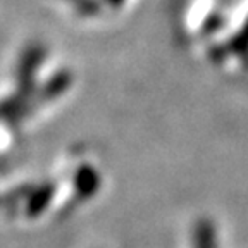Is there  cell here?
I'll return each mask as SVG.
<instances>
[{
	"label": "cell",
	"instance_id": "obj_1",
	"mask_svg": "<svg viewBox=\"0 0 248 248\" xmlns=\"http://www.w3.org/2000/svg\"><path fill=\"white\" fill-rule=\"evenodd\" d=\"M98 185H100L98 172L92 166H81L78 169L76 176H74V188L81 198L92 197L98 190Z\"/></svg>",
	"mask_w": 248,
	"mask_h": 248
},
{
	"label": "cell",
	"instance_id": "obj_2",
	"mask_svg": "<svg viewBox=\"0 0 248 248\" xmlns=\"http://www.w3.org/2000/svg\"><path fill=\"white\" fill-rule=\"evenodd\" d=\"M52 197H54V186L43 185L42 188H38V190L30 197L26 212L30 214L31 217L40 216L42 212H45V209L48 207V203H50Z\"/></svg>",
	"mask_w": 248,
	"mask_h": 248
},
{
	"label": "cell",
	"instance_id": "obj_3",
	"mask_svg": "<svg viewBox=\"0 0 248 248\" xmlns=\"http://www.w3.org/2000/svg\"><path fill=\"white\" fill-rule=\"evenodd\" d=\"M42 59H43V55H42V52H40L38 48H31V50L23 57V61H21V67H19L21 76H23L24 79H28V78L31 79V76L35 74L36 66L40 64V61H42Z\"/></svg>",
	"mask_w": 248,
	"mask_h": 248
},
{
	"label": "cell",
	"instance_id": "obj_4",
	"mask_svg": "<svg viewBox=\"0 0 248 248\" xmlns=\"http://www.w3.org/2000/svg\"><path fill=\"white\" fill-rule=\"evenodd\" d=\"M69 81H71V76L67 73H59L57 76H54L50 81L46 83L45 86V93L46 97H55L59 93H62L64 90L69 86Z\"/></svg>",
	"mask_w": 248,
	"mask_h": 248
},
{
	"label": "cell",
	"instance_id": "obj_5",
	"mask_svg": "<svg viewBox=\"0 0 248 248\" xmlns=\"http://www.w3.org/2000/svg\"><path fill=\"white\" fill-rule=\"evenodd\" d=\"M107 2H108L110 5H119L121 2H123V0H107Z\"/></svg>",
	"mask_w": 248,
	"mask_h": 248
}]
</instances>
